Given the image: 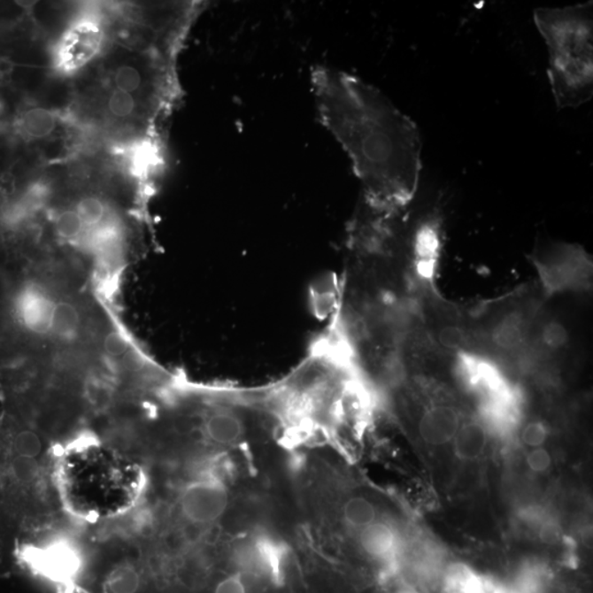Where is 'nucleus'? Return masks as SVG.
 I'll return each mask as SVG.
<instances>
[{
    "label": "nucleus",
    "instance_id": "25",
    "mask_svg": "<svg viewBox=\"0 0 593 593\" xmlns=\"http://www.w3.org/2000/svg\"><path fill=\"white\" fill-rule=\"evenodd\" d=\"M537 536L546 545H555L562 538V530L553 520H544L537 528Z\"/></svg>",
    "mask_w": 593,
    "mask_h": 593
},
{
    "label": "nucleus",
    "instance_id": "5",
    "mask_svg": "<svg viewBox=\"0 0 593 593\" xmlns=\"http://www.w3.org/2000/svg\"><path fill=\"white\" fill-rule=\"evenodd\" d=\"M230 496L226 482L212 473L200 474L182 486L176 500L178 515L193 527L212 526L227 512Z\"/></svg>",
    "mask_w": 593,
    "mask_h": 593
},
{
    "label": "nucleus",
    "instance_id": "8",
    "mask_svg": "<svg viewBox=\"0 0 593 593\" xmlns=\"http://www.w3.org/2000/svg\"><path fill=\"white\" fill-rule=\"evenodd\" d=\"M462 423V417L453 405L435 404L420 419L419 435L427 445L444 446L453 443Z\"/></svg>",
    "mask_w": 593,
    "mask_h": 593
},
{
    "label": "nucleus",
    "instance_id": "22",
    "mask_svg": "<svg viewBox=\"0 0 593 593\" xmlns=\"http://www.w3.org/2000/svg\"><path fill=\"white\" fill-rule=\"evenodd\" d=\"M549 436V427L542 421L528 422L520 433V440H521L522 444L530 450L544 447Z\"/></svg>",
    "mask_w": 593,
    "mask_h": 593
},
{
    "label": "nucleus",
    "instance_id": "7",
    "mask_svg": "<svg viewBox=\"0 0 593 593\" xmlns=\"http://www.w3.org/2000/svg\"><path fill=\"white\" fill-rule=\"evenodd\" d=\"M200 432L204 439L213 446H235L245 436L244 415L230 404H213L204 410Z\"/></svg>",
    "mask_w": 593,
    "mask_h": 593
},
{
    "label": "nucleus",
    "instance_id": "23",
    "mask_svg": "<svg viewBox=\"0 0 593 593\" xmlns=\"http://www.w3.org/2000/svg\"><path fill=\"white\" fill-rule=\"evenodd\" d=\"M437 341L443 348L455 352L463 353L469 344V336L464 328L459 327L449 326L441 328L437 335Z\"/></svg>",
    "mask_w": 593,
    "mask_h": 593
},
{
    "label": "nucleus",
    "instance_id": "20",
    "mask_svg": "<svg viewBox=\"0 0 593 593\" xmlns=\"http://www.w3.org/2000/svg\"><path fill=\"white\" fill-rule=\"evenodd\" d=\"M54 231L59 239L70 243L84 240L88 229L74 208H67L59 212L54 218Z\"/></svg>",
    "mask_w": 593,
    "mask_h": 593
},
{
    "label": "nucleus",
    "instance_id": "13",
    "mask_svg": "<svg viewBox=\"0 0 593 593\" xmlns=\"http://www.w3.org/2000/svg\"><path fill=\"white\" fill-rule=\"evenodd\" d=\"M84 328V317L72 300L58 296L53 310L51 339L58 341L75 340Z\"/></svg>",
    "mask_w": 593,
    "mask_h": 593
},
{
    "label": "nucleus",
    "instance_id": "17",
    "mask_svg": "<svg viewBox=\"0 0 593 593\" xmlns=\"http://www.w3.org/2000/svg\"><path fill=\"white\" fill-rule=\"evenodd\" d=\"M43 463L42 460L12 455L11 464H9V472H11L13 482H16L18 486L28 488V489L40 488L44 476Z\"/></svg>",
    "mask_w": 593,
    "mask_h": 593
},
{
    "label": "nucleus",
    "instance_id": "11",
    "mask_svg": "<svg viewBox=\"0 0 593 593\" xmlns=\"http://www.w3.org/2000/svg\"><path fill=\"white\" fill-rule=\"evenodd\" d=\"M528 321L520 312L505 314L496 323L490 333V341L497 350L515 352L528 340Z\"/></svg>",
    "mask_w": 593,
    "mask_h": 593
},
{
    "label": "nucleus",
    "instance_id": "12",
    "mask_svg": "<svg viewBox=\"0 0 593 593\" xmlns=\"http://www.w3.org/2000/svg\"><path fill=\"white\" fill-rule=\"evenodd\" d=\"M142 572L139 563L122 559L112 564L104 574V593H140L142 589Z\"/></svg>",
    "mask_w": 593,
    "mask_h": 593
},
{
    "label": "nucleus",
    "instance_id": "24",
    "mask_svg": "<svg viewBox=\"0 0 593 593\" xmlns=\"http://www.w3.org/2000/svg\"><path fill=\"white\" fill-rule=\"evenodd\" d=\"M527 466L534 474H545L550 471L553 458L549 451L544 447L533 449L527 454Z\"/></svg>",
    "mask_w": 593,
    "mask_h": 593
},
{
    "label": "nucleus",
    "instance_id": "3",
    "mask_svg": "<svg viewBox=\"0 0 593 593\" xmlns=\"http://www.w3.org/2000/svg\"><path fill=\"white\" fill-rule=\"evenodd\" d=\"M21 560L36 578L58 593L79 589L88 573L84 551L71 537L58 534L22 551Z\"/></svg>",
    "mask_w": 593,
    "mask_h": 593
},
{
    "label": "nucleus",
    "instance_id": "2",
    "mask_svg": "<svg viewBox=\"0 0 593 593\" xmlns=\"http://www.w3.org/2000/svg\"><path fill=\"white\" fill-rule=\"evenodd\" d=\"M534 21L550 53L549 79L558 109L578 108L593 94L592 2L538 8Z\"/></svg>",
    "mask_w": 593,
    "mask_h": 593
},
{
    "label": "nucleus",
    "instance_id": "9",
    "mask_svg": "<svg viewBox=\"0 0 593 593\" xmlns=\"http://www.w3.org/2000/svg\"><path fill=\"white\" fill-rule=\"evenodd\" d=\"M358 544L369 558L394 566L401 551V542L394 527L377 521L358 532Z\"/></svg>",
    "mask_w": 593,
    "mask_h": 593
},
{
    "label": "nucleus",
    "instance_id": "18",
    "mask_svg": "<svg viewBox=\"0 0 593 593\" xmlns=\"http://www.w3.org/2000/svg\"><path fill=\"white\" fill-rule=\"evenodd\" d=\"M74 209L88 229V234L112 222L111 208L97 196H85L75 204Z\"/></svg>",
    "mask_w": 593,
    "mask_h": 593
},
{
    "label": "nucleus",
    "instance_id": "14",
    "mask_svg": "<svg viewBox=\"0 0 593 593\" xmlns=\"http://www.w3.org/2000/svg\"><path fill=\"white\" fill-rule=\"evenodd\" d=\"M341 515L346 527L358 532L380 521L376 505L363 496H353L346 499L342 505Z\"/></svg>",
    "mask_w": 593,
    "mask_h": 593
},
{
    "label": "nucleus",
    "instance_id": "21",
    "mask_svg": "<svg viewBox=\"0 0 593 593\" xmlns=\"http://www.w3.org/2000/svg\"><path fill=\"white\" fill-rule=\"evenodd\" d=\"M540 340L544 350H560L567 344L568 333L559 322H547L542 328Z\"/></svg>",
    "mask_w": 593,
    "mask_h": 593
},
{
    "label": "nucleus",
    "instance_id": "16",
    "mask_svg": "<svg viewBox=\"0 0 593 593\" xmlns=\"http://www.w3.org/2000/svg\"><path fill=\"white\" fill-rule=\"evenodd\" d=\"M20 127L25 135L31 139H47L57 130L58 117L49 109L31 108L22 115Z\"/></svg>",
    "mask_w": 593,
    "mask_h": 593
},
{
    "label": "nucleus",
    "instance_id": "26",
    "mask_svg": "<svg viewBox=\"0 0 593 593\" xmlns=\"http://www.w3.org/2000/svg\"><path fill=\"white\" fill-rule=\"evenodd\" d=\"M213 593H246L243 574L236 573L217 583Z\"/></svg>",
    "mask_w": 593,
    "mask_h": 593
},
{
    "label": "nucleus",
    "instance_id": "6",
    "mask_svg": "<svg viewBox=\"0 0 593 593\" xmlns=\"http://www.w3.org/2000/svg\"><path fill=\"white\" fill-rule=\"evenodd\" d=\"M287 550L266 534L246 538L235 551V563L242 572L266 577L276 585L284 581Z\"/></svg>",
    "mask_w": 593,
    "mask_h": 593
},
{
    "label": "nucleus",
    "instance_id": "4",
    "mask_svg": "<svg viewBox=\"0 0 593 593\" xmlns=\"http://www.w3.org/2000/svg\"><path fill=\"white\" fill-rule=\"evenodd\" d=\"M534 263L549 294L589 289L591 261L579 245L551 244L536 254Z\"/></svg>",
    "mask_w": 593,
    "mask_h": 593
},
{
    "label": "nucleus",
    "instance_id": "1",
    "mask_svg": "<svg viewBox=\"0 0 593 593\" xmlns=\"http://www.w3.org/2000/svg\"><path fill=\"white\" fill-rule=\"evenodd\" d=\"M312 88L323 123L362 181L363 199L380 207H408L422 170L415 123L380 90L348 73L316 67Z\"/></svg>",
    "mask_w": 593,
    "mask_h": 593
},
{
    "label": "nucleus",
    "instance_id": "10",
    "mask_svg": "<svg viewBox=\"0 0 593 593\" xmlns=\"http://www.w3.org/2000/svg\"><path fill=\"white\" fill-rule=\"evenodd\" d=\"M489 428L485 421L479 420L463 422L451 443L456 458L468 463L481 458L489 446Z\"/></svg>",
    "mask_w": 593,
    "mask_h": 593
},
{
    "label": "nucleus",
    "instance_id": "15",
    "mask_svg": "<svg viewBox=\"0 0 593 593\" xmlns=\"http://www.w3.org/2000/svg\"><path fill=\"white\" fill-rule=\"evenodd\" d=\"M11 449L12 455L22 456L42 460L49 458L47 456V444L40 431L34 430L30 427H19L13 430L11 437Z\"/></svg>",
    "mask_w": 593,
    "mask_h": 593
},
{
    "label": "nucleus",
    "instance_id": "19",
    "mask_svg": "<svg viewBox=\"0 0 593 593\" xmlns=\"http://www.w3.org/2000/svg\"><path fill=\"white\" fill-rule=\"evenodd\" d=\"M104 109L113 120H130L140 113L141 100L136 96L111 89L104 97Z\"/></svg>",
    "mask_w": 593,
    "mask_h": 593
},
{
    "label": "nucleus",
    "instance_id": "27",
    "mask_svg": "<svg viewBox=\"0 0 593 593\" xmlns=\"http://www.w3.org/2000/svg\"><path fill=\"white\" fill-rule=\"evenodd\" d=\"M106 353L113 358H121L127 352V343L118 333H111L104 340V345Z\"/></svg>",
    "mask_w": 593,
    "mask_h": 593
}]
</instances>
